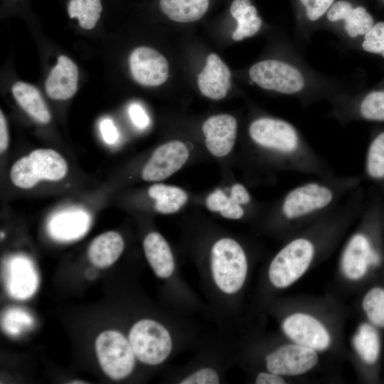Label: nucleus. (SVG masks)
I'll return each mask as SVG.
<instances>
[{
    "mask_svg": "<svg viewBox=\"0 0 384 384\" xmlns=\"http://www.w3.org/2000/svg\"><path fill=\"white\" fill-rule=\"evenodd\" d=\"M248 132L255 145L274 156L288 170L314 177L334 174L299 129L287 120L259 117L250 123Z\"/></svg>",
    "mask_w": 384,
    "mask_h": 384,
    "instance_id": "f257e3e1",
    "label": "nucleus"
},
{
    "mask_svg": "<svg viewBox=\"0 0 384 384\" xmlns=\"http://www.w3.org/2000/svg\"><path fill=\"white\" fill-rule=\"evenodd\" d=\"M359 179L353 176L315 177L290 189L278 208L284 224L297 226L316 221L338 207L358 189Z\"/></svg>",
    "mask_w": 384,
    "mask_h": 384,
    "instance_id": "f03ea898",
    "label": "nucleus"
},
{
    "mask_svg": "<svg viewBox=\"0 0 384 384\" xmlns=\"http://www.w3.org/2000/svg\"><path fill=\"white\" fill-rule=\"evenodd\" d=\"M319 239L312 235H302L285 244L272 260L268 278L277 289L289 287L308 270L319 249Z\"/></svg>",
    "mask_w": 384,
    "mask_h": 384,
    "instance_id": "7ed1b4c3",
    "label": "nucleus"
},
{
    "mask_svg": "<svg viewBox=\"0 0 384 384\" xmlns=\"http://www.w3.org/2000/svg\"><path fill=\"white\" fill-rule=\"evenodd\" d=\"M210 267L216 287L223 294L233 295L244 286L248 272L247 255L235 240L223 238L212 246Z\"/></svg>",
    "mask_w": 384,
    "mask_h": 384,
    "instance_id": "20e7f679",
    "label": "nucleus"
},
{
    "mask_svg": "<svg viewBox=\"0 0 384 384\" xmlns=\"http://www.w3.org/2000/svg\"><path fill=\"white\" fill-rule=\"evenodd\" d=\"M67 171V162L60 154L53 149H39L17 160L11 169L10 178L17 187L28 189L42 180H60Z\"/></svg>",
    "mask_w": 384,
    "mask_h": 384,
    "instance_id": "39448f33",
    "label": "nucleus"
},
{
    "mask_svg": "<svg viewBox=\"0 0 384 384\" xmlns=\"http://www.w3.org/2000/svg\"><path fill=\"white\" fill-rule=\"evenodd\" d=\"M128 340L136 358L149 366L164 363L173 350L170 332L154 319H143L134 324L129 330Z\"/></svg>",
    "mask_w": 384,
    "mask_h": 384,
    "instance_id": "423d86ee",
    "label": "nucleus"
},
{
    "mask_svg": "<svg viewBox=\"0 0 384 384\" xmlns=\"http://www.w3.org/2000/svg\"><path fill=\"white\" fill-rule=\"evenodd\" d=\"M95 349L101 368L110 378L124 379L133 371L137 358L128 338L119 331H102L95 340Z\"/></svg>",
    "mask_w": 384,
    "mask_h": 384,
    "instance_id": "0eeeda50",
    "label": "nucleus"
},
{
    "mask_svg": "<svg viewBox=\"0 0 384 384\" xmlns=\"http://www.w3.org/2000/svg\"><path fill=\"white\" fill-rule=\"evenodd\" d=\"M249 76L260 87L285 95L299 94L306 85L305 75L297 66L275 59L255 63Z\"/></svg>",
    "mask_w": 384,
    "mask_h": 384,
    "instance_id": "6e6552de",
    "label": "nucleus"
},
{
    "mask_svg": "<svg viewBox=\"0 0 384 384\" xmlns=\"http://www.w3.org/2000/svg\"><path fill=\"white\" fill-rule=\"evenodd\" d=\"M284 334L293 343L317 352L328 349L331 336L325 325L314 316L296 312L286 316L281 324Z\"/></svg>",
    "mask_w": 384,
    "mask_h": 384,
    "instance_id": "1a4fd4ad",
    "label": "nucleus"
},
{
    "mask_svg": "<svg viewBox=\"0 0 384 384\" xmlns=\"http://www.w3.org/2000/svg\"><path fill=\"white\" fill-rule=\"evenodd\" d=\"M318 363L316 351L293 342L277 347L265 356L267 370L282 376L304 374Z\"/></svg>",
    "mask_w": 384,
    "mask_h": 384,
    "instance_id": "9d476101",
    "label": "nucleus"
},
{
    "mask_svg": "<svg viewBox=\"0 0 384 384\" xmlns=\"http://www.w3.org/2000/svg\"><path fill=\"white\" fill-rule=\"evenodd\" d=\"M380 261V255L370 238L365 232L358 230L352 234L344 245L340 267L348 279L358 281L365 276L370 265H377Z\"/></svg>",
    "mask_w": 384,
    "mask_h": 384,
    "instance_id": "9b49d317",
    "label": "nucleus"
},
{
    "mask_svg": "<svg viewBox=\"0 0 384 384\" xmlns=\"http://www.w3.org/2000/svg\"><path fill=\"white\" fill-rule=\"evenodd\" d=\"M189 151L180 141H171L156 148L144 165L142 177L146 181H159L171 176L186 162Z\"/></svg>",
    "mask_w": 384,
    "mask_h": 384,
    "instance_id": "f8f14e48",
    "label": "nucleus"
},
{
    "mask_svg": "<svg viewBox=\"0 0 384 384\" xmlns=\"http://www.w3.org/2000/svg\"><path fill=\"white\" fill-rule=\"evenodd\" d=\"M134 80L143 86H159L164 83L169 75V63L157 50L146 46L132 50L129 59Z\"/></svg>",
    "mask_w": 384,
    "mask_h": 384,
    "instance_id": "ddd939ff",
    "label": "nucleus"
},
{
    "mask_svg": "<svg viewBox=\"0 0 384 384\" xmlns=\"http://www.w3.org/2000/svg\"><path fill=\"white\" fill-rule=\"evenodd\" d=\"M237 127L235 118L229 114H217L207 119L202 130L208 151L217 157L228 155L234 146Z\"/></svg>",
    "mask_w": 384,
    "mask_h": 384,
    "instance_id": "4468645a",
    "label": "nucleus"
},
{
    "mask_svg": "<svg viewBox=\"0 0 384 384\" xmlns=\"http://www.w3.org/2000/svg\"><path fill=\"white\" fill-rule=\"evenodd\" d=\"M198 86L206 97L213 100L225 97L231 86V73L228 65L215 53L206 58V65L198 75Z\"/></svg>",
    "mask_w": 384,
    "mask_h": 384,
    "instance_id": "2eb2a0df",
    "label": "nucleus"
},
{
    "mask_svg": "<svg viewBox=\"0 0 384 384\" xmlns=\"http://www.w3.org/2000/svg\"><path fill=\"white\" fill-rule=\"evenodd\" d=\"M326 15L330 22L342 21L350 38L364 36L374 24L373 16L364 6L354 7L347 0L335 1Z\"/></svg>",
    "mask_w": 384,
    "mask_h": 384,
    "instance_id": "dca6fc26",
    "label": "nucleus"
},
{
    "mask_svg": "<svg viewBox=\"0 0 384 384\" xmlns=\"http://www.w3.org/2000/svg\"><path fill=\"white\" fill-rule=\"evenodd\" d=\"M78 70L76 64L68 57L60 55L57 64L50 70L45 82V90L53 100H65L77 91Z\"/></svg>",
    "mask_w": 384,
    "mask_h": 384,
    "instance_id": "f3484780",
    "label": "nucleus"
},
{
    "mask_svg": "<svg viewBox=\"0 0 384 384\" xmlns=\"http://www.w3.org/2000/svg\"><path fill=\"white\" fill-rule=\"evenodd\" d=\"M6 287L9 294L18 299H26L36 292L38 279L33 264L23 257H16L7 265Z\"/></svg>",
    "mask_w": 384,
    "mask_h": 384,
    "instance_id": "a211bd4d",
    "label": "nucleus"
},
{
    "mask_svg": "<svg viewBox=\"0 0 384 384\" xmlns=\"http://www.w3.org/2000/svg\"><path fill=\"white\" fill-rule=\"evenodd\" d=\"M89 215L80 210H65L55 214L50 220V235L60 241H72L81 238L90 226Z\"/></svg>",
    "mask_w": 384,
    "mask_h": 384,
    "instance_id": "6ab92c4d",
    "label": "nucleus"
},
{
    "mask_svg": "<svg viewBox=\"0 0 384 384\" xmlns=\"http://www.w3.org/2000/svg\"><path fill=\"white\" fill-rule=\"evenodd\" d=\"M145 257L154 274L161 279L169 278L175 270L171 250L159 233L151 232L143 241Z\"/></svg>",
    "mask_w": 384,
    "mask_h": 384,
    "instance_id": "aec40b11",
    "label": "nucleus"
},
{
    "mask_svg": "<svg viewBox=\"0 0 384 384\" xmlns=\"http://www.w3.org/2000/svg\"><path fill=\"white\" fill-rule=\"evenodd\" d=\"M124 242L122 235L115 231H108L97 236L87 250L90 262L100 269L113 265L122 255Z\"/></svg>",
    "mask_w": 384,
    "mask_h": 384,
    "instance_id": "412c9836",
    "label": "nucleus"
},
{
    "mask_svg": "<svg viewBox=\"0 0 384 384\" xmlns=\"http://www.w3.org/2000/svg\"><path fill=\"white\" fill-rule=\"evenodd\" d=\"M229 11L237 23L233 40L238 41L252 37L261 28L262 20L251 0H233Z\"/></svg>",
    "mask_w": 384,
    "mask_h": 384,
    "instance_id": "4be33fe9",
    "label": "nucleus"
},
{
    "mask_svg": "<svg viewBox=\"0 0 384 384\" xmlns=\"http://www.w3.org/2000/svg\"><path fill=\"white\" fill-rule=\"evenodd\" d=\"M210 0H159L160 11L170 20L191 23L201 19L208 11Z\"/></svg>",
    "mask_w": 384,
    "mask_h": 384,
    "instance_id": "5701e85b",
    "label": "nucleus"
},
{
    "mask_svg": "<svg viewBox=\"0 0 384 384\" xmlns=\"http://www.w3.org/2000/svg\"><path fill=\"white\" fill-rule=\"evenodd\" d=\"M12 93L21 108L30 116L43 124L50 122V112L36 87L18 81L13 85Z\"/></svg>",
    "mask_w": 384,
    "mask_h": 384,
    "instance_id": "b1692460",
    "label": "nucleus"
},
{
    "mask_svg": "<svg viewBox=\"0 0 384 384\" xmlns=\"http://www.w3.org/2000/svg\"><path fill=\"white\" fill-rule=\"evenodd\" d=\"M148 193L156 201V210L164 214L177 212L188 199L186 193L181 188L163 183L152 185Z\"/></svg>",
    "mask_w": 384,
    "mask_h": 384,
    "instance_id": "393cba45",
    "label": "nucleus"
},
{
    "mask_svg": "<svg viewBox=\"0 0 384 384\" xmlns=\"http://www.w3.org/2000/svg\"><path fill=\"white\" fill-rule=\"evenodd\" d=\"M343 115L346 119L357 117L370 121H384V90L369 92L356 105H350Z\"/></svg>",
    "mask_w": 384,
    "mask_h": 384,
    "instance_id": "a878e982",
    "label": "nucleus"
},
{
    "mask_svg": "<svg viewBox=\"0 0 384 384\" xmlns=\"http://www.w3.org/2000/svg\"><path fill=\"white\" fill-rule=\"evenodd\" d=\"M352 344L365 363L373 364L376 362L380 351V341L373 325L366 323L361 324L352 338Z\"/></svg>",
    "mask_w": 384,
    "mask_h": 384,
    "instance_id": "bb28decb",
    "label": "nucleus"
},
{
    "mask_svg": "<svg viewBox=\"0 0 384 384\" xmlns=\"http://www.w3.org/2000/svg\"><path fill=\"white\" fill-rule=\"evenodd\" d=\"M67 11L70 18L78 20L81 28L90 30L98 21L102 6L101 0H70Z\"/></svg>",
    "mask_w": 384,
    "mask_h": 384,
    "instance_id": "cd10ccee",
    "label": "nucleus"
},
{
    "mask_svg": "<svg viewBox=\"0 0 384 384\" xmlns=\"http://www.w3.org/2000/svg\"><path fill=\"white\" fill-rule=\"evenodd\" d=\"M366 172L375 181H384V132L370 142L366 154Z\"/></svg>",
    "mask_w": 384,
    "mask_h": 384,
    "instance_id": "c85d7f7f",
    "label": "nucleus"
},
{
    "mask_svg": "<svg viewBox=\"0 0 384 384\" xmlns=\"http://www.w3.org/2000/svg\"><path fill=\"white\" fill-rule=\"evenodd\" d=\"M362 307L373 326L384 327V289L376 287L368 290L363 298Z\"/></svg>",
    "mask_w": 384,
    "mask_h": 384,
    "instance_id": "c756f323",
    "label": "nucleus"
},
{
    "mask_svg": "<svg viewBox=\"0 0 384 384\" xmlns=\"http://www.w3.org/2000/svg\"><path fill=\"white\" fill-rule=\"evenodd\" d=\"M362 48L371 53L380 54L384 58V21L374 23L364 35Z\"/></svg>",
    "mask_w": 384,
    "mask_h": 384,
    "instance_id": "7c9ffc66",
    "label": "nucleus"
},
{
    "mask_svg": "<svg viewBox=\"0 0 384 384\" xmlns=\"http://www.w3.org/2000/svg\"><path fill=\"white\" fill-rule=\"evenodd\" d=\"M32 318L21 310L8 311L2 321V325L8 333L13 334L21 332L23 327L32 324Z\"/></svg>",
    "mask_w": 384,
    "mask_h": 384,
    "instance_id": "2f4dec72",
    "label": "nucleus"
},
{
    "mask_svg": "<svg viewBox=\"0 0 384 384\" xmlns=\"http://www.w3.org/2000/svg\"><path fill=\"white\" fill-rule=\"evenodd\" d=\"M310 21H316L326 14L335 0H299Z\"/></svg>",
    "mask_w": 384,
    "mask_h": 384,
    "instance_id": "473e14b6",
    "label": "nucleus"
},
{
    "mask_svg": "<svg viewBox=\"0 0 384 384\" xmlns=\"http://www.w3.org/2000/svg\"><path fill=\"white\" fill-rule=\"evenodd\" d=\"M181 384H217L220 383L217 371L208 367L198 369L183 378Z\"/></svg>",
    "mask_w": 384,
    "mask_h": 384,
    "instance_id": "72a5a7b5",
    "label": "nucleus"
},
{
    "mask_svg": "<svg viewBox=\"0 0 384 384\" xmlns=\"http://www.w3.org/2000/svg\"><path fill=\"white\" fill-rule=\"evenodd\" d=\"M230 201L228 197L220 189H217L210 193L206 198L207 208L213 212H221L223 210Z\"/></svg>",
    "mask_w": 384,
    "mask_h": 384,
    "instance_id": "f704fd0d",
    "label": "nucleus"
},
{
    "mask_svg": "<svg viewBox=\"0 0 384 384\" xmlns=\"http://www.w3.org/2000/svg\"><path fill=\"white\" fill-rule=\"evenodd\" d=\"M129 114L133 123L139 128H145L149 123L148 115L138 104H132L129 107Z\"/></svg>",
    "mask_w": 384,
    "mask_h": 384,
    "instance_id": "c9c22d12",
    "label": "nucleus"
},
{
    "mask_svg": "<svg viewBox=\"0 0 384 384\" xmlns=\"http://www.w3.org/2000/svg\"><path fill=\"white\" fill-rule=\"evenodd\" d=\"M100 132L105 142L109 144L116 142L118 132L112 119L106 118L100 124Z\"/></svg>",
    "mask_w": 384,
    "mask_h": 384,
    "instance_id": "e433bc0d",
    "label": "nucleus"
},
{
    "mask_svg": "<svg viewBox=\"0 0 384 384\" xmlns=\"http://www.w3.org/2000/svg\"><path fill=\"white\" fill-rule=\"evenodd\" d=\"M230 196L239 204L247 205L251 201V196L246 188L240 184L235 183L231 188Z\"/></svg>",
    "mask_w": 384,
    "mask_h": 384,
    "instance_id": "4c0bfd02",
    "label": "nucleus"
},
{
    "mask_svg": "<svg viewBox=\"0 0 384 384\" xmlns=\"http://www.w3.org/2000/svg\"><path fill=\"white\" fill-rule=\"evenodd\" d=\"M257 384H283L285 383L284 376L274 373L269 370L260 372L255 378Z\"/></svg>",
    "mask_w": 384,
    "mask_h": 384,
    "instance_id": "58836bf2",
    "label": "nucleus"
},
{
    "mask_svg": "<svg viewBox=\"0 0 384 384\" xmlns=\"http://www.w3.org/2000/svg\"><path fill=\"white\" fill-rule=\"evenodd\" d=\"M9 144V133L6 118L1 110L0 112V151L2 154L6 149Z\"/></svg>",
    "mask_w": 384,
    "mask_h": 384,
    "instance_id": "ea45409f",
    "label": "nucleus"
},
{
    "mask_svg": "<svg viewBox=\"0 0 384 384\" xmlns=\"http://www.w3.org/2000/svg\"><path fill=\"white\" fill-rule=\"evenodd\" d=\"M70 383H84L82 381L78 382H78L77 381L76 382H70Z\"/></svg>",
    "mask_w": 384,
    "mask_h": 384,
    "instance_id": "a19ab883",
    "label": "nucleus"
},
{
    "mask_svg": "<svg viewBox=\"0 0 384 384\" xmlns=\"http://www.w3.org/2000/svg\"><path fill=\"white\" fill-rule=\"evenodd\" d=\"M384 1V0H383Z\"/></svg>",
    "mask_w": 384,
    "mask_h": 384,
    "instance_id": "79ce46f5",
    "label": "nucleus"
}]
</instances>
